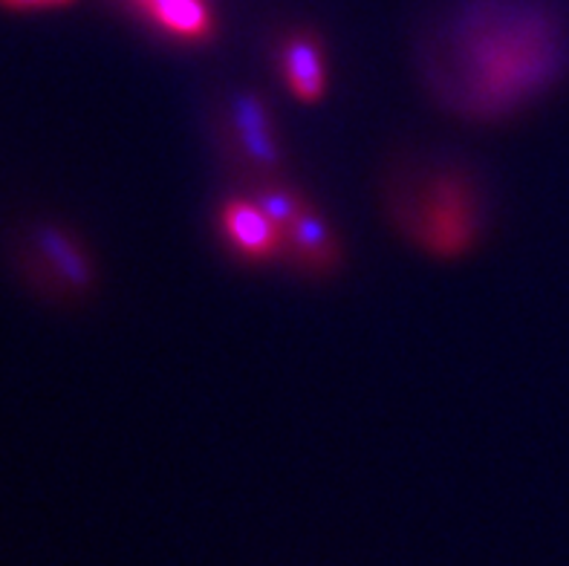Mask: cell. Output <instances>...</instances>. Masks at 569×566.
I'll list each match as a JSON object with an SVG mask.
<instances>
[{
	"label": "cell",
	"instance_id": "cell-3",
	"mask_svg": "<svg viewBox=\"0 0 569 566\" xmlns=\"http://www.w3.org/2000/svg\"><path fill=\"white\" fill-rule=\"evenodd\" d=\"M281 70L292 96L303 105H316L325 96V52H321V43L316 36H307V32L289 36L281 50Z\"/></svg>",
	"mask_w": 569,
	"mask_h": 566
},
{
	"label": "cell",
	"instance_id": "cell-2",
	"mask_svg": "<svg viewBox=\"0 0 569 566\" xmlns=\"http://www.w3.org/2000/svg\"><path fill=\"white\" fill-rule=\"evenodd\" d=\"M220 226L231 249L246 260H269L283 249V235L254 200L226 202L220 211Z\"/></svg>",
	"mask_w": 569,
	"mask_h": 566
},
{
	"label": "cell",
	"instance_id": "cell-5",
	"mask_svg": "<svg viewBox=\"0 0 569 566\" xmlns=\"http://www.w3.org/2000/svg\"><path fill=\"white\" fill-rule=\"evenodd\" d=\"M231 130L238 133L243 153L252 159L260 171H274L281 166V151L274 142L269 110L254 96H238L231 105Z\"/></svg>",
	"mask_w": 569,
	"mask_h": 566
},
{
	"label": "cell",
	"instance_id": "cell-7",
	"mask_svg": "<svg viewBox=\"0 0 569 566\" xmlns=\"http://www.w3.org/2000/svg\"><path fill=\"white\" fill-rule=\"evenodd\" d=\"M254 202H258L260 211L274 222V229L281 231V235H287L289 226H292V222L301 217L303 208H307V200H303L301 193L283 186L260 188Z\"/></svg>",
	"mask_w": 569,
	"mask_h": 566
},
{
	"label": "cell",
	"instance_id": "cell-6",
	"mask_svg": "<svg viewBox=\"0 0 569 566\" xmlns=\"http://www.w3.org/2000/svg\"><path fill=\"white\" fill-rule=\"evenodd\" d=\"M153 23L186 41H206L211 38V14L202 0H137Z\"/></svg>",
	"mask_w": 569,
	"mask_h": 566
},
{
	"label": "cell",
	"instance_id": "cell-4",
	"mask_svg": "<svg viewBox=\"0 0 569 566\" xmlns=\"http://www.w3.org/2000/svg\"><path fill=\"white\" fill-rule=\"evenodd\" d=\"M283 249L292 255L298 266L310 269V272H327L339 264V240L332 235L330 222L310 206L303 208L301 217L287 229Z\"/></svg>",
	"mask_w": 569,
	"mask_h": 566
},
{
	"label": "cell",
	"instance_id": "cell-1",
	"mask_svg": "<svg viewBox=\"0 0 569 566\" xmlns=\"http://www.w3.org/2000/svg\"><path fill=\"white\" fill-rule=\"evenodd\" d=\"M462 96L469 113L500 116L541 93L563 67V41L541 12H500L462 36Z\"/></svg>",
	"mask_w": 569,
	"mask_h": 566
},
{
	"label": "cell",
	"instance_id": "cell-8",
	"mask_svg": "<svg viewBox=\"0 0 569 566\" xmlns=\"http://www.w3.org/2000/svg\"><path fill=\"white\" fill-rule=\"evenodd\" d=\"M12 9H43V7H64L70 0H3Z\"/></svg>",
	"mask_w": 569,
	"mask_h": 566
}]
</instances>
